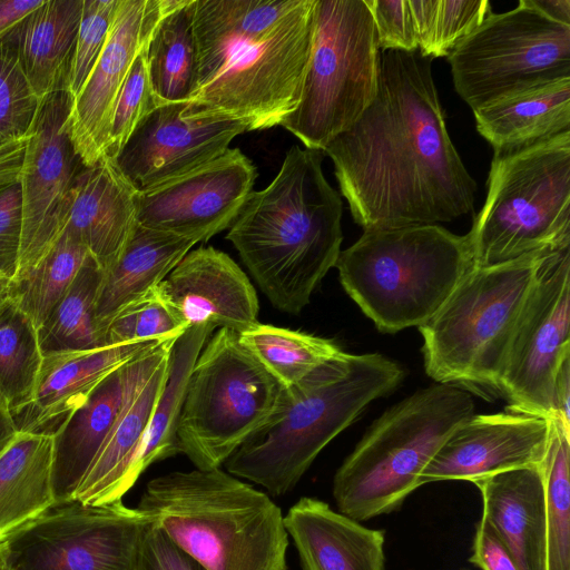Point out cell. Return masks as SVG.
<instances>
[{"instance_id":"7402d4cb","label":"cell","mask_w":570,"mask_h":570,"mask_svg":"<svg viewBox=\"0 0 570 570\" xmlns=\"http://www.w3.org/2000/svg\"><path fill=\"white\" fill-rule=\"evenodd\" d=\"M161 341L43 355L32 400L13 416L18 432L53 436L109 374Z\"/></svg>"},{"instance_id":"30bf717a","label":"cell","mask_w":570,"mask_h":570,"mask_svg":"<svg viewBox=\"0 0 570 570\" xmlns=\"http://www.w3.org/2000/svg\"><path fill=\"white\" fill-rule=\"evenodd\" d=\"M381 52L364 0H315L299 102L281 126L305 148L323 151L374 100Z\"/></svg>"},{"instance_id":"681fc988","label":"cell","mask_w":570,"mask_h":570,"mask_svg":"<svg viewBox=\"0 0 570 570\" xmlns=\"http://www.w3.org/2000/svg\"><path fill=\"white\" fill-rule=\"evenodd\" d=\"M43 2L45 0H0V40L13 24Z\"/></svg>"},{"instance_id":"4dcf8cb0","label":"cell","mask_w":570,"mask_h":570,"mask_svg":"<svg viewBox=\"0 0 570 570\" xmlns=\"http://www.w3.org/2000/svg\"><path fill=\"white\" fill-rule=\"evenodd\" d=\"M190 1H178L147 46L150 85L161 105L188 101L196 91L198 59Z\"/></svg>"},{"instance_id":"d6a6232c","label":"cell","mask_w":570,"mask_h":570,"mask_svg":"<svg viewBox=\"0 0 570 570\" xmlns=\"http://www.w3.org/2000/svg\"><path fill=\"white\" fill-rule=\"evenodd\" d=\"M216 327H188L173 344L167 379L155 406L140 458L141 473L153 463L178 454L176 428L193 366Z\"/></svg>"},{"instance_id":"2e32d148","label":"cell","mask_w":570,"mask_h":570,"mask_svg":"<svg viewBox=\"0 0 570 570\" xmlns=\"http://www.w3.org/2000/svg\"><path fill=\"white\" fill-rule=\"evenodd\" d=\"M244 131L248 124L243 119L188 101L166 102L142 117L114 160L132 187L144 191L216 159Z\"/></svg>"},{"instance_id":"3957f363","label":"cell","mask_w":570,"mask_h":570,"mask_svg":"<svg viewBox=\"0 0 570 570\" xmlns=\"http://www.w3.org/2000/svg\"><path fill=\"white\" fill-rule=\"evenodd\" d=\"M323 151L292 146L272 180L252 191L226 238L273 306L298 314L335 267L343 203L326 180Z\"/></svg>"},{"instance_id":"db71d44e","label":"cell","mask_w":570,"mask_h":570,"mask_svg":"<svg viewBox=\"0 0 570 570\" xmlns=\"http://www.w3.org/2000/svg\"><path fill=\"white\" fill-rule=\"evenodd\" d=\"M0 570H11L8 559L3 540H0Z\"/></svg>"},{"instance_id":"bcb514c9","label":"cell","mask_w":570,"mask_h":570,"mask_svg":"<svg viewBox=\"0 0 570 570\" xmlns=\"http://www.w3.org/2000/svg\"><path fill=\"white\" fill-rule=\"evenodd\" d=\"M469 561L482 570H519L509 549L483 517L475 527Z\"/></svg>"},{"instance_id":"f1b7e54d","label":"cell","mask_w":570,"mask_h":570,"mask_svg":"<svg viewBox=\"0 0 570 570\" xmlns=\"http://www.w3.org/2000/svg\"><path fill=\"white\" fill-rule=\"evenodd\" d=\"M195 244L136 223L117 261L104 271L95 306L96 323L104 338L116 314L154 289Z\"/></svg>"},{"instance_id":"e575fe53","label":"cell","mask_w":570,"mask_h":570,"mask_svg":"<svg viewBox=\"0 0 570 570\" xmlns=\"http://www.w3.org/2000/svg\"><path fill=\"white\" fill-rule=\"evenodd\" d=\"M239 341L283 387L342 352L331 340L261 323L239 334Z\"/></svg>"},{"instance_id":"4316f807","label":"cell","mask_w":570,"mask_h":570,"mask_svg":"<svg viewBox=\"0 0 570 570\" xmlns=\"http://www.w3.org/2000/svg\"><path fill=\"white\" fill-rule=\"evenodd\" d=\"M83 0H45L1 38L37 97L66 90Z\"/></svg>"},{"instance_id":"f6af8a7d","label":"cell","mask_w":570,"mask_h":570,"mask_svg":"<svg viewBox=\"0 0 570 570\" xmlns=\"http://www.w3.org/2000/svg\"><path fill=\"white\" fill-rule=\"evenodd\" d=\"M134 570H206L179 549L153 521L141 537Z\"/></svg>"},{"instance_id":"f907efd6","label":"cell","mask_w":570,"mask_h":570,"mask_svg":"<svg viewBox=\"0 0 570 570\" xmlns=\"http://www.w3.org/2000/svg\"><path fill=\"white\" fill-rule=\"evenodd\" d=\"M18 434L13 416L6 399L0 392V454L8 448Z\"/></svg>"},{"instance_id":"8fae6325","label":"cell","mask_w":570,"mask_h":570,"mask_svg":"<svg viewBox=\"0 0 570 570\" xmlns=\"http://www.w3.org/2000/svg\"><path fill=\"white\" fill-rule=\"evenodd\" d=\"M283 386L242 344L219 328L190 372L176 448L196 469L220 468L275 412Z\"/></svg>"},{"instance_id":"484cf974","label":"cell","mask_w":570,"mask_h":570,"mask_svg":"<svg viewBox=\"0 0 570 570\" xmlns=\"http://www.w3.org/2000/svg\"><path fill=\"white\" fill-rule=\"evenodd\" d=\"M494 154H509L570 131V77L499 96L473 110Z\"/></svg>"},{"instance_id":"6da1fadb","label":"cell","mask_w":570,"mask_h":570,"mask_svg":"<svg viewBox=\"0 0 570 570\" xmlns=\"http://www.w3.org/2000/svg\"><path fill=\"white\" fill-rule=\"evenodd\" d=\"M432 60L382 51L374 100L323 149L364 230L438 225L473 212L476 184L449 136Z\"/></svg>"},{"instance_id":"8d00e7d4","label":"cell","mask_w":570,"mask_h":570,"mask_svg":"<svg viewBox=\"0 0 570 570\" xmlns=\"http://www.w3.org/2000/svg\"><path fill=\"white\" fill-rule=\"evenodd\" d=\"M417 51L423 57L449 55L492 12L488 0H409Z\"/></svg>"},{"instance_id":"277c9868","label":"cell","mask_w":570,"mask_h":570,"mask_svg":"<svg viewBox=\"0 0 570 570\" xmlns=\"http://www.w3.org/2000/svg\"><path fill=\"white\" fill-rule=\"evenodd\" d=\"M402 376L401 367L382 354L342 351L283 389L269 420L224 463L227 472L272 495L291 492L320 452Z\"/></svg>"},{"instance_id":"9c48e42d","label":"cell","mask_w":570,"mask_h":570,"mask_svg":"<svg viewBox=\"0 0 570 570\" xmlns=\"http://www.w3.org/2000/svg\"><path fill=\"white\" fill-rule=\"evenodd\" d=\"M487 198L466 234L473 267L570 246V131L494 154Z\"/></svg>"},{"instance_id":"7c38bea8","label":"cell","mask_w":570,"mask_h":570,"mask_svg":"<svg viewBox=\"0 0 570 570\" xmlns=\"http://www.w3.org/2000/svg\"><path fill=\"white\" fill-rule=\"evenodd\" d=\"M458 95L472 108L539 82L570 77V26L520 0L491 12L448 57Z\"/></svg>"},{"instance_id":"d6986e66","label":"cell","mask_w":570,"mask_h":570,"mask_svg":"<svg viewBox=\"0 0 570 570\" xmlns=\"http://www.w3.org/2000/svg\"><path fill=\"white\" fill-rule=\"evenodd\" d=\"M551 420L507 412L472 414L444 441L422 471L419 487L475 479L524 466H541L550 443Z\"/></svg>"},{"instance_id":"ba28073f","label":"cell","mask_w":570,"mask_h":570,"mask_svg":"<svg viewBox=\"0 0 570 570\" xmlns=\"http://www.w3.org/2000/svg\"><path fill=\"white\" fill-rule=\"evenodd\" d=\"M550 252L468 272L436 314L419 327L430 377L484 395L500 394L517 323Z\"/></svg>"},{"instance_id":"4fadbf2b","label":"cell","mask_w":570,"mask_h":570,"mask_svg":"<svg viewBox=\"0 0 570 570\" xmlns=\"http://www.w3.org/2000/svg\"><path fill=\"white\" fill-rule=\"evenodd\" d=\"M151 520L122 500L57 504L3 539L11 570H134Z\"/></svg>"},{"instance_id":"8992f818","label":"cell","mask_w":570,"mask_h":570,"mask_svg":"<svg viewBox=\"0 0 570 570\" xmlns=\"http://www.w3.org/2000/svg\"><path fill=\"white\" fill-rule=\"evenodd\" d=\"M340 282L382 333L422 326L473 267L466 235L440 225L364 230L341 250Z\"/></svg>"},{"instance_id":"f546056e","label":"cell","mask_w":570,"mask_h":570,"mask_svg":"<svg viewBox=\"0 0 570 570\" xmlns=\"http://www.w3.org/2000/svg\"><path fill=\"white\" fill-rule=\"evenodd\" d=\"M52 436L18 432L0 454V540L56 505Z\"/></svg>"},{"instance_id":"e0dca14e","label":"cell","mask_w":570,"mask_h":570,"mask_svg":"<svg viewBox=\"0 0 570 570\" xmlns=\"http://www.w3.org/2000/svg\"><path fill=\"white\" fill-rule=\"evenodd\" d=\"M257 170L239 148L157 187L137 191L142 227L206 242L229 228L253 191Z\"/></svg>"},{"instance_id":"7dc6e473","label":"cell","mask_w":570,"mask_h":570,"mask_svg":"<svg viewBox=\"0 0 570 570\" xmlns=\"http://www.w3.org/2000/svg\"><path fill=\"white\" fill-rule=\"evenodd\" d=\"M553 417L570 434V355L559 366L553 383Z\"/></svg>"},{"instance_id":"816d5d0a","label":"cell","mask_w":570,"mask_h":570,"mask_svg":"<svg viewBox=\"0 0 570 570\" xmlns=\"http://www.w3.org/2000/svg\"><path fill=\"white\" fill-rule=\"evenodd\" d=\"M550 18L570 26V0H532Z\"/></svg>"},{"instance_id":"f35d334b","label":"cell","mask_w":570,"mask_h":570,"mask_svg":"<svg viewBox=\"0 0 570 570\" xmlns=\"http://www.w3.org/2000/svg\"><path fill=\"white\" fill-rule=\"evenodd\" d=\"M187 328L155 287L116 314L106 328L105 342L107 346H111L160 341L178 337Z\"/></svg>"},{"instance_id":"60d3db41","label":"cell","mask_w":570,"mask_h":570,"mask_svg":"<svg viewBox=\"0 0 570 570\" xmlns=\"http://www.w3.org/2000/svg\"><path fill=\"white\" fill-rule=\"evenodd\" d=\"M147 46L134 60L115 104L104 154L111 159L118 156L142 117L161 105L150 85Z\"/></svg>"},{"instance_id":"f5cc1de1","label":"cell","mask_w":570,"mask_h":570,"mask_svg":"<svg viewBox=\"0 0 570 570\" xmlns=\"http://www.w3.org/2000/svg\"><path fill=\"white\" fill-rule=\"evenodd\" d=\"M9 284L10 279L0 276V306L9 299Z\"/></svg>"},{"instance_id":"ab89813d","label":"cell","mask_w":570,"mask_h":570,"mask_svg":"<svg viewBox=\"0 0 570 570\" xmlns=\"http://www.w3.org/2000/svg\"><path fill=\"white\" fill-rule=\"evenodd\" d=\"M41 102L14 56L0 42V146L29 135Z\"/></svg>"},{"instance_id":"74e56055","label":"cell","mask_w":570,"mask_h":570,"mask_svg":"<svg viewBox=\"0 0 570 570\" xmlns=\"http://www.w3.org/2000/svg\"><path fill=\"white\" fill-rule=\"evenodd\" d=\"M570 434L551 419V436L541 465L547 508V570H570Z\"/></svg>"},{"instance_id":"836d02e7","label":"cell","mask_w":570,"mask_h":570,"mask_svg":"<svg viewBox=\"0 0 570 570\" xmlns=\"http://www.w3.org/2000/svg\"><path fill=\"white\" fill-rule=\"evenodd\" d=\"M89 255L79 240L62 232L33 267L10 281L9 299L31 318L38 330Z\"/></svg>"},{"instance_id":"ee69618b","label":"cell","mask_w":570,"mask_h":570,"mask_svg":"<svg viewBox=\"0 0 570 570\" xmlns=\"http://www.w3.org/2000/svg\"><path fill=\"white\" fill-rule=\"evenodd\" d=\"M22 235L20 181L0 189V276L12 279L18 271Z\"/></svg>"},{"instance_id":"5b68a950","label":"cell","mask_w":570,"mask_h":570,"mask_svg":"<svg viewBox=\"0 0 570 570\" xmlns=\"http://www.w3.org/2000/svg\"><path fill=\"white\" fill-rule=\"evenodd\" d=\"M137 508L206 570H287L281 508L220 468L154 478Z\"/></svg>"},{"instance_id":"ffe728a7","label":"cell","mask_w":570,"mask_h":570,"mask_svg":"<svg viewBox=\"0 0 570 570\" xmlns=\"http://www.w3.org/2000/svg\"><path fill=\"white\" fill-rule=\"evenodd\" d=\"M176 338L164 340L132 358L121 411L73 500L85 504L122 500L140 476L146 434L167 379Z\"/></svg>"},{"instance_id":"7a4b0ae2","label":"cell","mask_w":570,"mask_h":570,"mask_svg":"<svg viewBox=\"0 0 570 570\" xmlns=\"http://www.w3.org/2000/svg\"><path fill=\"white\" fill-rule=\"evenodd\" d=\"M315 0H191L198 75L193 106L248 124L281 125L297 107Z\"/></svg>"},{"instance_id":"d590c367","label":"cell","mask_w":570,"mask_h":570,"mask_svg":"<svg viewBox=\"0 0 570 570\" xmlns=\"http://www.w3.org/2000/svg\"><path fill=\"white\" fill-rule=\"evenodd\" d=\"M42 358L36 325L7 299L0 306V392L12 416L31 402Z\"/></svg>"},{"instance_id":"7bdbcfd3","label":"cell","mask_w":570,"mask_h":570,"mask_svg":"<svg viewBox=\"0 0 570 570\" xmlns=\"http://www.w3.org/2000/svg\"><path fill=\"white\" fill-rule=\"evenodd\" d=\"M368 8L381 51H417L409 0H364Z\"/></svg>"},{"instance_id":"c3c4849f","label":"cell","mask_w":570,"mask_h":570,"mask_svg":"<svg viewBox=\"0 0 570 570\" xmlns=\"http://www.w3.org/2000/svg\"><path fill=\"white\" fill-rule=\"evenodd\" d=\"M29 135L0 146V189L19 181Z\"/></svg>"},{"instance_id":"d4e9b609","label":"cell","mask_w":570,"mask_h":570,"mask_svg":"<svg viewBox=\"0 0 570 570\" xmlns=\"http://www.w3.org/2000/svg\"><path fill=\"white\" fill-rule=\"evenodd\" d=\"M482 517L509 549L519 570H547V508L541 466L475 479Z\"/></svg>"},{"instance_id":"603a6c76","label":"cell","mask_w":570,"mask_h":570,"mask_svg":"<svg viewBox=\"0 0 570 570\" xmlns=\"http://www.w3.org/2000/svg\"><path fill=\"white\" fill-rule=\"evenodd\" d=\"M136 195L107 156L85 166L69 191L62 232L79 240L104 271L117 261L137 223Z\"/></svg>"},{"instance_id":"44dd1931","label":"cell","mask_w":570,"mask_h":570,"mask_svg":"<svg viewBox=\"0 0 570 570\" xmlns=\"http://www.w3.org/2000/svg\"><path fill=\"white\" fill-rule=\"evenodd\" d=\"M156 289L186 327L208 323L242 334L259 323L248 276L213 246L190 249Z\"/></svg>"},{"instance_id":"5bb4252c","label":"cell","mask_w":570,"mask_h":570,"mask_svg":"<svg viewBox=\"0 0 570 570\" xmlns=\"http://www.w3.org/2000/svg\"><path fill=\"white\" fill-rule=\"evenodd\" d=\"M570 246L543 258L514 330L500 381L511 412L553 417V383L570 355Z\"/></svg>"},{"instance_id":"cb8c5ba5","label":"cell","mask_w":570,"mask_h":570,"mask_svg":"<svg viewBox=\"0 0 570 570\" xmlns=\"http://www.w3.org/2000/svg\"><path fill=\"white\" fill-rule=\"evenodd\" d=\"M303 570H383L384 530L370 529L303 497L284 515Z\"/></svg>"},{"instance_id":"b9f144b4","label":"cell","mask_w":570,"mask_h":570,"mask_svg":"<svg viewBox=\"0 0 570 570\" xmlns=\"http://www.w3.org/2000/svg\"><path fill=\"white\" fill-rule=\"evenodd\" d=\"M118 0H83L67 91L75 98L87 81L107 41Z\"/></svg>"},{"instance_id":"ac0fdd59","label":"cell","mask_w":570,"mask_h":570,"mask_svg":"<svg viewBox=\"0 0 570 570\" xmlns=\"http://www.w3.org/2000/svg\"><path fill=\"white\" fill-rule=\"evenodd\" d=\"M178 1L118 0L105 47L72 98L67 119L70 139L85 166L104 156L115 104L131 65Z\"/></svg>"},{"instance_id":"52a82bcc","label":"cell","mask_w":570,"mask_h":570,"mask_svg":"<svg viewBox=\"0 0 570 570\" xmlns=\"http://www.w3.org/2000/svg\"><path fill=\"white\" fill-rule=\"evenodd\" d=\"M474 411L470 393L451 384L420 390L385 411L333 479L337 511L357 522L396 511L422 471Z\"/></svg>"},{"instance_id":"83f0119b","label":"cell","mask_w":570,"mask_h":570,"mask_svg":"<svg viewBox=\"0 0 570 570\" xmlns=\"http://www.w3.org/2000/svg\"><path fill=\"white\" fill-rule=\"evenodd\" d=\"M131 361L109 374L52 436L56 505L75 499L114 428L126 397Z\"/></svg>"},{"instance_id":"1f68e13d","label":"cell","mask_w":570,"mask_h":570,"mask_svg":"<svg viewBox=\"0 0 570 570\" xmlns=\"http://www.w3.org/2000/svg\"><path fill=\"white\" fill-rule=\"evenodd\" d=\"M104 269L89 255L73 282L38 327L42 355L106 347L95 315Z\"/></svg>"},{"instance_id":"9a60e30c","label":"cell","mask_w":570,"mask_h":570,"mask_svg":"<svg viewBox=\"0 0 570 570\" xmlns=\"http://www.w3.org/2000/svg\"><path fill=\"white\" fill-rule=\"evenodd\" d=\"M71 101L66 90L48 96L30 129L19 179L22 235L16 276L33 267L60 236L69 191L85 167L68 131Z\"/></svg>"}]
</instances>
